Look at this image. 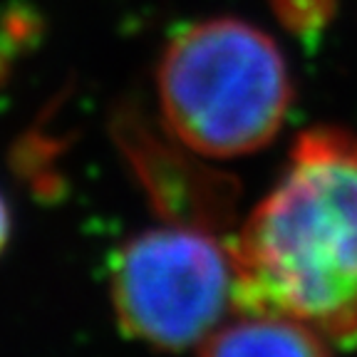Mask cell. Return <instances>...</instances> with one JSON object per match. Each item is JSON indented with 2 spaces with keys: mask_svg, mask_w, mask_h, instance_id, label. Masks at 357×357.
<instances>
[{
  "mask_svg": "<svg viewBox=\"0 0 357 357\" xmlns=\"http://www.w3.org/2000/svg\"><path fill=\"white\" fill-rule=\"evenodd\" d=\"M236 312L298 320L337 345L357 342V139L312 127L275 186L231 236Z\"/></svg>",
  "mask_w": 357,
  "mask_h": 357,
  "instance_id": "cell-1",
  "label": "cell"
},
{
  "mask_svg": "<svg viewBox=\"0 0 357 357\" xmlns=\"http://www.w3.org/2000/svg\"><path fill=\"white\" fill-rule=\"evenodd\" d=\"M159 124L204 159L266 149L293 105V79L275 40L241 17L181 28L156 67Z\"/></svg>",
  "mask_w": 357,
  "mask_h": 357,
  "instance_id": "cell-2",
  "label": "cell"
},
{
  "mask_svg": "<svg viewBox=\"0 0 357 357\" xmlns=\"http://www.w3.org/2000/svg\"><path fill=\"white\" fill-rule=\"evenodd\" d=\"M231 238L167 223L132 236L112 258L109 296L129 337L156 350L201 345L236 312Z\"/></svg>",
  "mask_w": 357,
  "mask_h": 357,
  "instance_id": "cell-3",
  "label": "cell"
},
{
  "mask_svg": "<svg viewBox=\"0 0 357 357\" xmlns=\"http://www.w3.org/2000/svg\"><path fill=\"white\" fill-rule=\"evenodd\" d=\"M114 137L162 221L234 236L241 221L234 176L216 172L211 159L186 149L162 124L137 114H122Z\"/></svg>",
  "mask_w": 357,
  "mask_h": 357,
  "instance_id": "cell-4",
  "label": "cell"
},
{
  "mask_svg": "<svg viewBox=\"0 0 357 357\" xmlns=\"http://www.w3.org/2000/svg\"><path fill=\"white\" fill-rule=\"evenodd\" d=\"M199 357H333L310 325L268 312H241L201 342Z\"/></svg>",
  "mask_w": 357,
  "mask_h": 357,
  "instance_id": "cell-5",
  "label": "cell"
},
{
  "mask_svg": "<svg viewBox=\"0 0 357 357\" xmlns=\"http://www.w3.org/2000/svg\"><path fill=\"white\" fill-rule=\"evenodd\" d=\"M285 28L298 35L318 33L333 15V0H271Z\"/></svg>",
  "mask_w": 357,
  "mask_h": 357,
  "instance_id": "cell-6",
  "label": "cell"
},
{
  "mask_svg": "<svg viewBox=\"0 0 357 357\" xmlns=\"http://www.w3.org/2000/svg\"><path fill=\"white\" fill-rule=\"evenodd\" d=\"M8 236H10V211H8L6 199L0 196V253H3V248H6Z\"/></svg>",
  "mask_w": 357,
  "mask_h": 357,
  "instance_id": "cell-7",
  "label": "cell"
}]
</instances>
